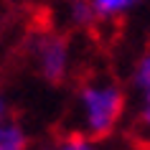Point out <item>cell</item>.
<instances>
[{
  "label": "cell",
  "mask_w": 150,
  "mask_h": 150,
  "mask_svg": "<svg viewBox=\"0 0 150 150\" xmlns=\"http://www.w3.org/2000/svg\"><path fill=\"white\" fill-rule=\"evenodd\" d=\"M125 107L127 99L117 81L112 79L84 81L76 92V117H79L76 132L94 137V140L110 137L125 117Z\"/></svg>",
  "instance_id": "6da1fadb"
},
{
  "label": "cell",
  "mask_w": 150,
  "mask_h": 150,
  "mask_svg": "<svg viewBox=\"0 0 150 150\" xmlns=\"http://www.w3.org/2000/svg\"><path fill=\"white\" fill-rule=\"evenodd\" d=\"M33 59H36V66H38L41 76L46 81L56 84V81L66 79L69 66H71V51L64 36L41 33L33 43Z\"/></svg>",
  "instance_id": "7a4b0ae2"
},
{
  "label": "cell",
  "mask_w": 150,
  "mask_h": 150,
  "mask_svg": "<svg viewBox=\"0 0 150 150\" xmlns=\"http://www.w3.org/2000/svg\"><path fill=\"white\" fill-rule=\"evenodd\" d=\"M132 87L137 92V125L150 135V54L140 56L132 71Z\"/></svg>",
  "instance_id": "3957f363"
},
{
  "label": "cell",
  "mask_w": 150,
  "mask_h": 150,
  "mask_svg": "<svg viewBox=\"0 0 150 150\" xmlns=\"http://www.w3.org/2000/svg\"><path fill=\"white\" fill-rule=\"evenodd\" d=\"M142 0H89V5L94 10V18L99 21H115V18L127 16L130 10H135Z\"/></svg>",
  "instance_id": "277c9868"
},
{
  "label": "cell",
  "mask_w": 150,
  "mask_h": 150,
  "mask_svg": "<svg viewBox=\"0 0 150 150\" xmlns=\"http://www.w3.org/2000/svg\"><path fill=\"white\" fill-rule=\"evenodd\" d=\"M0 150H28V135L16 120L0 122Z\"/></svg>",
  "instance_id": "5b68a950"
},
{
  "label": "cell",
  "mask_w": 150,
  "mask_h": 150,
  "mask_svg": "<svg viewBox=\"0 0 150 150\" xmlns=\"http://www.w3.org/2000/svg\"><path fill=\"white\" fill-rule=\"evenodd\" d=\"M41 150H104V148L94 137H87L81 132H69L59 140H54L51 145H43Z\"/></svg>",
  "instance_id": "8992f818"
},
{
  "label": "cell",
  "mask_w": 150,
  "mask_h": 150,
  "mask_svg": "<svg viewBox=\"0 0 150 150\" xmlns=\"http://www.w3.org/2000/svg\"><path fill=\"white\" fill-rule=\"evenodd\" d=\"M69 21L74 25H79V28L94 23L97 18H94V10L89 5V0H71L69 3Z\"/></svg>",
  "instance_id": "52a82bcc"
},
{
  "label": "cell",
  "mask_w": 150,
  "mask_h": 150,
  "mask_svg": "<svg viewBox=\"0 0 150 150\" xmlns=\"http://www.w3.org/2000/svg\"><path fill=\"white\" fill-rule=\"evenodd\" d=\"M5 120V102H3V94H0V122Z\"/></svg>",
  "instance_id": "ba28073f"
}]
</instances>
